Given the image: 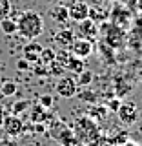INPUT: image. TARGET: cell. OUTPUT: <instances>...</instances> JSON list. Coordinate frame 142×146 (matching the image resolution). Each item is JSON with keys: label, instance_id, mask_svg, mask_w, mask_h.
<instances>
[{"label": "cell", "instance_id": "f35d334b", "mask_svg": "<svg viewBox=\"0 0 142 146\" xmlns=\"http://www.w3.org/2000/svg\"><path fill=\"white\" fill-rule=\"evenodd\" d=\"M46 2H51V0H46Z\"/></svg>", "mask_w": 142, "mask_h": 146}, {"label": "cell", "instance_id": "f546056e", "mask_svg": "<svg viewBox=\"0 0 142 146\" xmlns=\"http://www.w3.org/2000/svg\"><path fill=\"white\" fill-rule=\"evenodd\" d=\"M11 15V2L9 0H0V20Z\"/></svg>", "mask_w": 142, "mask_h": 146}, {"label": "cell", "instance_id": "e0dca14e", "mask_svg": "<svg viewBox=\"0 0 142 146\" xmlns=\"http://www.w3.org/2000/svg\"><path fill=\"white\" fill-rule=\"evenodd\" d=\"M75 95L82 100V102H89V104H97V100H98V93H95V91H91V90H88V88L77 91Z\"/></svg>", "mask_w": 142, "mask_h": 146}, {"label": "cell", "instance_id": "6da1fadb", "mask_svg": "<svg viewBox=\"0 0 142 146\" xmlns=\"http://www.w3.org/2000/svg\"><path fill=\"white\" fill-rule=\"evenodd\" d=\"M17 33L26 40H35L44 33V18L40 13L33 11H20L17 18Z\"/></svg>", "mask_w": 142, "mask_h": 146}, {"label": "cell", "instance_id": "277c9868", "mask_svg": "<svg viewBox=\"0 0 142 146\" xmlns=\"http://www.w3.org/2000/svg\"><path fill=\"white\" fill-rule=\"evenodd\" d=\"M51 131H53V139H57L62 146H75L77 141H75V135H73V130L67 124H64L62 121H55L53 126H51Z\"/></svg>", "mask_w": 142, "mask_h": 146}, {"label": "cell", "instance_id": "9c48e42d", "mask_svg": "<svg viewBox=\"0 0 142 146\" xmlns=\"http://www.w3.org/2000/svg\"><path fill=\"white\" fill-rule=\"evenodd\" d=\"M66 9H67V15H69L71 20L80 22V20H84V18H88L89 6L84 2V0H71V2L66 6Z\"/></svg>", "mask_w": 142, "mask_h": 146}, {"label": "cell", "instance_id": "74e56055", "mask_svg": "<svg viewBox=\"0 0 142 146\" xmlns=\"http://www.w3.org/2000/svg\"><path fill=\"white\" fill-rule=\"evenodd\" d=\"M139 7H140V9H142V0H140V2H139Z\"/></svg>", "mask_w": 142, "mask_h": 146}, {"label": "cell", "instance_id": "7402d4cb", "mask_svg": "<svg viewBox=\"0 0 142 146\" xmlns=\"http://www.w3.org/2000/svg\"><path fill=\"white\" fill-rule=\"evenodd\" d=\"M17 93V84L13 80H6L0 86V97H11Z\"/></svg>", "mask_w": 142, "mask_h": 146}, {"label": "cell", "instance_id": "8d00e7d4", "mask_svg": "<svg viewBox=\"0 0 142 146\" xmlns=\"http://www.w3.org/2000/svg\"><path fill=\"white\" fill-rule=\"evenodd\" d=\"M100 2H104V4H111V2H117V0H100Z\"/></svg>", "mask_w": 142, "mask_h": 146}, {"label": "cell", "instance_id": "603a6c76", "mask_svg": "<svg viewBox=\"0 0 142 146\" xmlns=\"http://www.w3.org/2000/svg\"><path fill=\"white\" fill-rule=\"evenodd\" d=\"M27 108H29V102H27V100H24V99H20V100H17V102L13 104L11 113H13V115H18V117H20L24 111H27Z\"/></svg>", "mask_w": 142, "mask_h": 146}, {"label": "cell", "instance_id": "7c38bea8", "mask_svg": "<svg viewBox=\"0 0 142 146\" xmlns=\"http://www.w3.org/2000/svg\"><path fill=\"white\" fill-rule=\"evenodd\" d=\"M40 51H42V46L36 42H29L24 46V58L29 64H36L40 62Z\"/></svg>", "mask_w": 142, "mask_h": 146}, {"label": "cell", "instance_id": "5b68a950", "mask_svg": "<svg viewBox=\"0 0 142 146\" xmlns=\"http://www.w3.org/2000/svg\"><path fill=\"white\" fill-rule=\"evenodd\" d=\"M108 18H109V22H113L115 26L126 29L127 24H129V20H131V13L126 6H122V4H118V2H113V7H111V11H109Z\"/></svg>", "mask_w": 142, "mask_h": 146}, {"label": "cell", "instance_id": "9a60e30c", "mask_svg": "<svg viewBox=\"0 0 142 146\" xmlns=\"http://www.w3.org/2000/svg\"><path fill=\"white\" fill-rule=\"evenodd\" d=\"M51 18L55 22H58V24H66L67 20H69V15H67V9L66 6H57L55 9H51Z\"/></svg>", "mask_w": 142, "mask_h": 146}, {"label": "cell", "instance_id": "836d02e7", "mask_svg": "<svg viewBox=\"0 0 142 146\" xmlns=\"http://www.w3.org/2000/svg\"><path fill=\"white\" fill-rule=\"evenodd\" d=\"M29 66H31V64L27 62L24 57H22V58H18V60H17V70H18V71H26V70H29Z\"/></svg>", "mask_w": 142, "mask_h": 146}, {"label": "cell", "instance_id": "e575fe53", "mask_svg": "<svg viewBox=\"0 0 142 146\" xmlns=\"http://www.w3.org/2000/svg\"><path fill=\"white\" fill-rule=\"evenodd\" d=\"M120 146H140L139 143H133V141H126L124 144H120Z\"/></svg>", "mask_w": 142, "mask_h": 146}, {"label": "cell", "instance_id": "4dcf8cb0", "mask_svg": "<svg viewBox=\"0 0 142 146\" xmlns=\"http://www.w3.org/2000/svg\"><path fill=\"white\" fill-rule=\"evenodd\" d=\"M120 102H122V100L118 99V97H111V99L106 100V104H104V106H106L108 111H115V113H117V110H118V106H120Z\"/></svg>", "mask_w": 142, "mask_h": 146}, {"label": "cell", "instance_id": "4316f807", "mask_svg": "<svg viewBox=\"0 0 142 146\" xmlns=\"http://www.w3.org/2000/svg\"><path fill=\"white\" fill-rule=\"evenodd\" d=\"M53 60H55V49L53 48H42V51H40V62L49 64Z\"/></svg>", "mask_w": 142, "mask_h": 146}, {"label": "cell", "instance_id": "44dd1931", "mask_svg": "<svg viewBox=\"0 0 142 146\" xmlns=\"http://www.w3.org/2000/svg\"><path fill=\"white\" fill-rule=\"evenodd\" d=\"M115 88H117V95H118V99H120V97H124L126 93H129V91L133 90L129 82H126L124 79H122V77H118V79L115 80Z\"/></svg>", "mask_w": 142, "mask_h": 146}, {"label": "cell", "instance_id": "ac0fdd59", "mask_svg": "<svg viewBox=\"0 0 142 146\" xmlns=\"http://www.w3.org/2000/svg\"><path fill=\"white\" fill-rule=\"evenodd\" d=\"M66 70L71 71V73H82V71H84V60L71 55L69 60H67V64H66Z\"/></svg>", "mask_w": 142, "mask_h": 146}, {"label": "cell", "instance_id": "cb8c5ba5", "mask_svg": "<svg viewBox=\"0 0 142 146\" xmlns=\"http://www.w3.org/2000/svg\"><path fill=\"white\" fill-rule=\"evenodd\" d=\"M113 51L115 49H111L109 46L106 44H98V53H102V57H104V60H106V64H113Z\"/></svg>", "mask_w": 142, "mask_h": 146}, {"label": "cell", "instance_id": "d4e9b609", "mask_svg": "<svg viewBox=\"0 0 142 146\" xmlns=\"http://www.w3.org/2000/svg\"><path fill=\"white\" fill-rule=\"evenodd\" d=\"M48 70H49V75H55V77H62L64 73H66V68H64L62 64H58L57 60L49 62L48 64Z\"/></svg>", "mask_w": 142, "mask_h": 146}, {"label": "cell", "instance_id": "83f0119b", "mask_svg": "<svg viewBox=\"0 0 142 146\" xmlns=\"http://www.w3.org/2000/svg\"><path fill=\"white\" fill-rule=\"evenodd\" d=\"M88 146H117V144L111 141V137H109V135H102V133H100L98 139H95L93 143H89Z\"/></svg>", "mask_w": 142, "mask_h": 146}, {"label": "cell", "instance_id": "d6a6232c", "mask_svg": "<svg viewBox=\"0 0 142 146\" xmlns=\"http://www.w3.org/2000/svg\"><path fill=\"white\" fill-rule=\"evenodd\" d=\"M38 104H40V106H44V108H51L53 106V97H51V95H48V93L40 95V97H38Z\"/></svg>", "mask_w": 142, "mask_h": 146}, {"label": "cell", "instance_id": "d6986e66", "mask_svg": "<svg viewBox=\"0 0 142 146\" xmlns=\"http://www.w3.org/2000/svg\"><path fill=\"white\" fill-rule=\"evenodd\" d=\"M108 110L104 104H100V106H89L88 108V117L91 119H104V117H108Z\"/></svg>", "mask_w": 142, "mask_h": 146}, {"label": "cell", "instance_id": "1f68e13d", "mask_svg": "<svg viewBox=\"0 0 142 146\" xmlns=\"http://www.w3.org/2000/svg\"><path fill=\"white\" fill-rule=\"evenodd\" d=\"M33 71H35V75H36V77H46V75H49L48 64H42V62H36V64H35V68H33Z\"/></svg>", "mask_w": 142, "mask_h": 146}, {"label": "cell", "instance_id": "30bf717a", "mask_svg": "<svg viewBox=\"0 0 142 146\" xmlns=\"http://www.w3.org/2000/svg\"><path fill=\"white\" fill-rule=\"evenodd\" d=\"M2 128L4 131L9 135V137H17L24 131V122L20 121L18 115H4V121H2Z\"/></svg>", "mask_w": 142, "mask_h": 146}, {"label": "cell", "instance_id": "ffe728a7", "mask_svg": "<svg viewBox=\"0 0 142 146\" xmlns=\"http://www.w3.org/2000/svg\"><path fill=\"white\" fill-rule=\"evenodd\" d=\"M108 11H104V9H98V7H89V11H88V18H91L93 22H106V18H108Z\"/></svg>", "mask_w": 142, "mask_h": 146}, {"label": "cell", "instance_id": "5bb4252c", "mask_svg": "<svg viewBox=\"0 0 142 146\" xmlns=\"http://www.w3.org/2000/svg\"><path fill=\"white\" fill-rule=\"evenodd\" d=\"M73 40H75V33H73V29H60L57 35H55V42L62 44L64 48H69Z\"/></svg>", "mask_w": 142, "mask_h": 146}, {"label": "cell", "instance_id": "484cf974", "mask_svg": "<svg viewBox=\"0 0 142 146\" xmlns=\"http://www.w3.org/2000/svg\"><path fill=\"white\" fill-rule=\"evenodd\" d=\"M93 77L95 75H93V71H91V70H84L82 73H79V84L86 88V86H89L91 82H93Z\"/></svg>", "mask_w": 142, "mask_h": 146}, {"label": "cell", "instance_id": "8fae6325", "mask_svg": "<svg viewBox=\"0 0 142 146\" xmlns=\"http://www.w3.org/2000/svg\"><path fill=\"white\" fill-rule=\"evenodd\" d=\"M77 29H79V33H80V38L91 40V42L98 36V27H97V24H95L91 18H84V20H80Z\"/></svg>", "mask_w": 142, "mask_h": 146}, {"label": "cell", "instance_id": "ba28073f", "mask_svg": "<svg viewBox=\"0 0 142 146\" xmlns=\"http://www.w3.org/2000/svg\"><path fill=\"white\" fill-rule=\"evenodd\" d=\"M69 51L73 57H79V58H88L93 55V42L91 40H86V38H75L69 46Z\"/></svg>", "mask_w": 142, "mask_h": 146}, {"label": "cell", "instance_id": "4fadbf2b", "mask_svg": "<svg viewBox=\"0 0 142 146\" xmlns=\"http://www.w3.org/2000/svg\"><path fill=\"white\" fill-rule=\"evenodd\" d=\"M46 110H48V108H44V106H40L38 102H35L33 108H31V113H29L31 122H44V121H48L49 113L46 111Z\"/></svg>", "mask_w": 142, "mask_h": 146}, {"label": "cell", "instance_id": "7a4b0ae2", "mask_svg": "<svg viewBox=\"0 0 142 146\" xmlns=\"http://www.w3.org/2000/svg\"><path fill=\"white\" fill-rule=\"evenodd\" d=\"M71 130H73V135H75L77 144L88 146L89 143H93L95 139H98V137H100L98 124L95 122V119H91L88 115H82V117L77 119Z\"/></svg>", "mask_w": 142, "mask_h": 146}, {"label": "cell", "instance_id": "3957f363", "mask_svg": "<svg viewBox=\"0 0 142 146\" xmlns=\"http://www.w3.org/2000/svg\"><path fill=\"white\" fill-rule=\"evenodd\" d=\"M98 33L102 35L104 38V44L109 46L111 49H120L127 44V35H126V29L115 26L113 22H102Z\"/></svg>", "mask_w": 142, "mask_h": 146}, {"label": "cell", "instance_id": "d590c367", "mask_svg": "<svg viewBox=\"0 0 142 146\" xmlns=\"http://www.w3.org/2000/svg\"><path fill=\"white\" fill-rule=\"evenodd\" d=\"M4 115H6V113H4V110L0 108V128H2V121H4Z\"/></svg>", "mask_w": 142, "mask_h": 146}, {"label": "cell", "instance_id": "8992f818", "mask_svg": "<svg viewBox=\"0 0 142 146\" xmlns=\"http://www.w3.org/2000/svg\"><path fill=\"white\" fill-rule=\"evenodd\" d=\"M117 115H118V121L126 126H131L137 122L139 119V108H137L135 102L127 100V102H120V106L117 110Z\"/></svg>", "mask_w": 142, "mask_h": 146}, {"label": "cell", "instance_id": "f1b7e54d", "mask_svg": "<svg viewBox=\"0 0 142 146\" xmlns=\"http://www.w3.org/2000/svg\"><path fill=\"white\" fill-rule=\"evenodd\" d=\"M111 141L115 143L117 146H120V144H124L126 141H129V135H127V131L126 130H118V133L117 135H113L111 137Z\"/></svg>", "mask_w": 142, "mask_h": 146}, {"label": "cell", "instance_id": "52a82bcc", "mask_svg": "<svg viewBox=\"0 0 142 146\" xmlns=\"http://www.w3.org/2000/svg\"><path fill=\"white\" fill-rule=\"evenodd\" d=\"M55 88H57V93L62 99H71L79 91V84H77V80L73 77H60Z\"/></svg>", "mask_w": 142, "mask_h": 146}, {"label": "cell", "instance_id": "2e32d148", "mask_svg": "<svg viewBox=\"0 0 142 146\" xmlns=\"http://www.w3.org/2000/svg\"><path fill=\"white\" fill-rule=\"evenodd\" d=\"M0 29L4 31V35H13L17 33V18H13L11 15L0 20Z\"/></svg>", "mask_w": 142, "mask_h": 146}]
</instances>
